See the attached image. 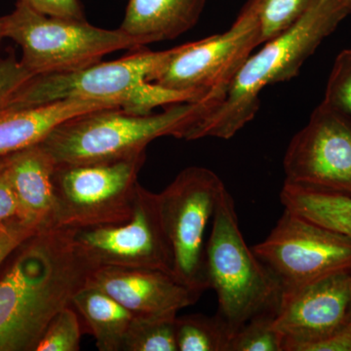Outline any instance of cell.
Returning a JSON list of instances; mask_svg holds the SVG:
<instances>
[{"label":"cell","mask_w":351,"mask_h":351,"mask_svg":"<svg viewBox=\"0 0 351 351\" xmlns=\"http://www.w3.org/2000/svg\"><path fill=\"white\" fill-rule=\"evenodd\" d=\"M283 291L351 270V239L284 209L274 230L253 247Z\"/></svg>","instance_id":"obj_10"},{"label":"cell","mask_w":351,"mask_h":351,"mask_svg":"<svg viewBox=\"0 0 351 351\" xmlns=\"http://www.w3.org/2000/svg\"><path fill=\"white\" fill-rule=\"evenodd\" d=\"M4 165H5V156H0V172L3 170Z\"/></svg>","instance_id":"obj_33"},{"label":"cell","mask_w":351,"mask_h":351,"mask_svg":"<svg viewBox=\"0 0 351 351\" xmlns=\"http://www.w3.org/2000/svg\"><path fill=\"white\" fill-rule=\"evenodd\" d=\"M147 154L106 162L56 166L55 228L115 225L128 221Z\"/></svg>","instance_id":"obj_8"},{"label":"cell","mask_w":351,"mask_h":351,"mask_svg":"<svg viewBox=\"0 0 351 351\" xmlns=\"http://www.w3.org/2000/svg\"><path fill=\"white\" fill-rule=\"evenodd\" d=\"M284 209L351 239V196L285 181Z\"/></svg>","instance_id":"obj_19"},{"label":"cell","mask_w":351,"mask_h":351,"mask_svg":"<svg viewBox=\"0 0 351 351\" xmlns=\"http://www.w3.org/2000/svg\"><path fill=\"white\" fill-rule=\"evenodd\" d=\"M36 232H38L23 226H13L0 232V265L23 241Z\"/></svg>","instance_id":"obj_30"},{"label":"cell","mask_w":351,"mask_h":351,"mask_svg":"<svg viewBox=\"0 0 351 351\" xmlns=\"http://www.w3.org/2000/svg\"><path fill=\"white\" fill-rule=\"evenodd\" d=\"M75 241L96 269H149L173 274L172 247L161 219L157 193L141 184L128 221L78 228L75 230Z\"/></svg>","instance_id":"obj_11"},{"label":"cell","mask_w":351,"mask_h":351,"mask_svg":"<svg viewBox=\"0 0 351 351\" xmlns=\"http://www.w3.org/2000/svg\"><path fill=\"white\" fill-rule=\"evenodd\" d=\"M304 351H351V319L326 338L306 346Z\"/></svg>","instance_id":"obj_29"},{"label":"cell","mask_w":351,"mask_h":351,"mask_svg":"<svg viewBox=\"0 0 351 351\" xmlns=\"http://www.w3.org/2000/svg\"><path fill=\"white\" fill-rule=\"evenodd\" d=\"M209 110L206 101L176 104L162 112L136 114L106 108L64 122L40 143L55 166L119 160L144 154L157 138L191 141Z\"/></svg>","instance_id":"obj_3"},{"label":"cell","mask_w":351,"mask_h":351,"mask_svg":"<svg viewBox=\"0 0 351 351\" xmlns=\"http://www.w3.org/2000/svg\"><path fill=\"white\" fill-rule=\"evenodd\" d=\"M55 167L40 145L5 156L3 172L15 193L20 221L34 232L55 228Z\"/></svg>","instance_id":"obj_15"},{"label":"cell","mask_w":351,"mask_h":351,"mask_svg":"<svg viewBox=\"0 0 351 351\" xmlns=\"http://www.w3.org/2000/svg\"><path fill=\"white\" fill-rule=\"evenodd\" d=\"M167 52L141 47L117 61L100 62L73 73L36 76L18 92L5 110L77 99L108 101L126 112L149 114L158 108L201 100L196 95L152 82Z\"/></svg>","instance_id":"obj_4"},{"label":"cell","mask_w":351,"mask_h":351,"mask_svg":"<svg viewBox=\"0 0 351 351\" xmlns=\"http://www.w3.org/2000/svg\"><path fill=\"white\" fill-rule=\"evenodd\" d=\"M261 3L262 0H248L223 34L171 48L152 82L205 97L214 104L215 110L225 99L242 64L261 45Z\"/></svg>","instance_id":"obj_7"},{"label":"cell","mask_w":351,"mask_h":351,"mask_svg":"<svg viewBox=\"0 0 351 351\" xmlns=\"http://www.w3.org/2000/svg\"><path fill=\"white\" fill-rule=\"evenodd\" d=\"M95 269L73 228H47L23 241L0 265V351L36 350Z\"/></svg>","instance_id":"obj_1"},{"label":"cell","mask_w":351,"mask_h":351,"mask_svg":"<svg viewBox=\"0 0 351 351\" xmlns=\"http://www.w3.org/2000/svg\"><path fill=\"white\" fill-rule=\"evenodd\" d=\"M339 1L341 2V4H343V6H345V8L346 10H348V12L350 13V15L351 14V0H339Z\"/></svg>","instance_id":"obj_31"},{"label":"cell","mask_w":351,"mask_h":351,"mask_svg":"<svg viewBox=\"0 0 351 351\" xmlns=\"http://www.w3.org/2000/svg\"><path fill=\"white\" fill-rule=\"evenodd\" d=\"M106 108H120L103 101L69 99L0 112V156L43 143L64 122Z\"/></svg>","instance_id":"obj_16"},{"label":"cell","mask_w":351,"mask_h":351,"mask_svg":"<svg viewBox=\"0 0 351 351\" xmlns=\"http://www.w3.org/2000/svg\"><path fill=\"white\" fill-rule=\"evenodd\" d=\"M206 271L209 289L218 298L216 315L230 336L256 316L276 315L282 286L245 242L234 200L226 188L219 196L206 243Z\"/></svg>","instance_id":"obj_5"},{"label":"cell","mask_w":351,"mask_h":351,"mask_svg":"<svg viewBox=\"0 0 351 351\" xmlns=\"http://www.w3.org/2000/svg\"><path fill=\"white\" fill-rule=\"evenodd\" d=\"M351 319V270L283 291L274 327L284 338V351H304Z\"/></svg>","instance_id":"obj_13"},{"label":"cell","mask_w":351,"mask_h":351,"mask_svg":"<svg viewBox=\"0 0 351 351\" xmlns=\"http://www.w3.org/2000/svg\"><path fill=\"white\" fill-rule=\"evenodd\" d=\"M87 284L112 295L134 315L178 313L202 295L158 269L97 267Z\"/></svg>","instance_id":"obj_14"},{"label":"cell","mask_w":351,"mask_h":351,"mask_svg":"<svg viewBox=\"0 0 351 351\" xmlns=\"http://www.w3.org/2000/svg\"><path fill=\"white\" fill-rule=\"evenodd\" d=\"M274 314L256 316L230 341L228 351H284V338L274 327Z\"/></svg>","instance_id":"obj_23"},{"label":"cell","mask_w":351,"mask_h":351,"mask_svg":"<svg viewBox=\"0 0 351 351\" xmlns=\"http://www.w3.org/2000/svg\"><path fill=\"white\" fill-rule=\"evenodd\" d=\"M230 339L232 336L216 314L176 317L178 351H228Z\"/></svg>","instance_id":"obj_20"},{"label":"cell","mask_w":351,"mask_h":351,"mask_svg":"<svg viewBox=\"0 0 351 351\" xmlns=\"http://www.w3.org/2000/svg\"><path fill=\"white\" fill-rule=\"evenodd\" d=\"M225 188L213 171L191 166L157 193L161 219L172 247L173 274L200 294L209 289L205 232Z\"/></svg>","instance_id":"obj_9"},{"label":"cell","mask_w":351,"mask_h":351,"mask_svg":"<svg viewBox=\"0 0 351 351\" xmlns=\"http://www.w3.org/2000/svg\"><path fill=\"white\" fill-rule=\"evenodd\" d=\"M17 226H23L19 219V207L10 182L2 170L0 172V232Z\"/></svg>","instance_id":"obj_27"},{"label":"cell","mask_w":351,"mask_h":351,"mask_svg":"<svg viewBox=\"0 0 351 351\" xmlns=\"http://www.w3.org/2000/svg\"><path fill=\"white\" fill-rule=\"evenodd\" d=\"M4 36L22 48L21 63L34 76L60 75L100 63L106 55L143 47L121 29H100L86 19L45 15L25 0L1 18Z\"/></svg>","instance_id":"obj_6"},{"label":"cell","mask_w":351,"mask_h":351,"mask_svg":"<svg viewBox=\"0 0 351 351\" xmlns=\"http://www.w3.org/2000/svg\"><path fill=\"white\" fill-rule=\"evenodd\" d=\"M27 3L45 15L69 19H85L80 0H25Z\"/></svg>","instance_id":"obj_28"},{"label":"cell","mask_w":351,"mask_h":351,"mask_svg":"<svg viewBox=\"0 0 351 351\" xmlns=\"http://www.w3.org/2000/svg\"><path fill=\"white\" fill-rule=\"evenodd\" d=\"M75 307L100 351L123 350L134 314L112 295L95 286H84L73 295Z\"/></svg>","instance_id":"obj_18"},{"label":"cell","mask_w":351,"mask_h":351,"mask_svg":"<svg viewBox=\"0 0 351 351\" xmlns=\"http://www.w3.org/2000/svg\"><path fill=\"white\" fill-rule=\"evenodd\" d=\"M177 313L134 315L124 341V351H178Z\"/></svg>","instance_id":"obj_21"},{"label":"cell","mask_w":351,"mask_h":351,"mask_svg":"<svg viewBox=\"0 0 351 351\" xmlns=\"http://www.w3.org/2000/svg\"><path fill=\"white\" fill-rule=\"evenodd\" d=\"M348 15L339 0H316L294 25L249 56L225 99L196 127L193 140L234 137L257 114L263 88L295 77L304 62Z\"/></svg>","instance_id":"obj_2"},{"label":"cell","mask_w":351,"mask_h":351,"mask_svg":"<svg viewBox=\"0 0 351 351\" xmlns=\"http://www.w3.org/2000/svg\"><path fill=\"white\" fill-rule=\"evenodd\" d=\"M3 38H5V36H4L3 23H2L1 18H0V41Z\"/></svg>","instance_id":"obj_32"},{"label":"cell","mask_w":351,"mask_h":351,"mask_svg":"<svg viewBox=\"0 0 351 351\" xmlns=\"http://www.w3.org/2000/svg\"><path fill=\"white\" fill-rule=\"evenodd\" d=\"M82 335L77 311L73 306L64 307L50 321L34 351H78Z\"/></svg>","instance_id":"obj_24"},{"label":"cell","mask_w":351,"mask_h":351,"mask_svg":"<svg viewBox=\"0 0 351 351\" xmlns=\"http://www.w3.org/2000/svg\"><path fill=\"white\" fill-rule=\"evenodd\" d=\"M286 181L351 196V115L322 101L291 140Z\"/></svg>","instance_id":"obj_12"},{"label":"cell","mask_w":351,"mask_h":351,"mask_svg":"<svg viewBox=\"0 0 351 351\" xmlns=\"http://www.w3.org/2000/svg\"><path fill=\"white\" fill-rule=\"evenodd\" d=\"M323 101L351 115V49L341 51L335 60Z\"/></svg>","instance_id":"obj_25"},{"label":"cell","mask_w":351,"mask_h":351,"mask_svg":"<svg viewBox=\"0 0 351 351\" xmlns=\"http://www.w3.org/2000/svg\"><path fill=\"white\" fill-rule=\"evenodd\" d=\"M34 77L13 55L0 59V112L6 110L14 97Z\"/></svg>","instance_id":"obj_26"},{"label":"cell","mask_w":351,"mask_h":351,"mask_svg":"<svg viewBox=\"0 0 351 351\" xmlns=\"http://www.w3.org/2000/svg\"><path fill=\"white\" fill-rule=\"evenodd\" d=\"M316 0H262L260 8L261 45L294 25Z\"/></svg>","instance_id":"obj_22"},{"label":"cell","mask_w":351,"mask_h":351,"mask_svg":"<svg viewBox=\"0 0 351 351\" xmlns=\"http://www.w3.org/2000/svg\"><path fill=\"white\" fill-rule=\"evenodd\" d=\"M206 0H129L119 29L141 45L177 38L193 29Z\"/></svg>","instance_id":"obj_17"}]
</instances>
